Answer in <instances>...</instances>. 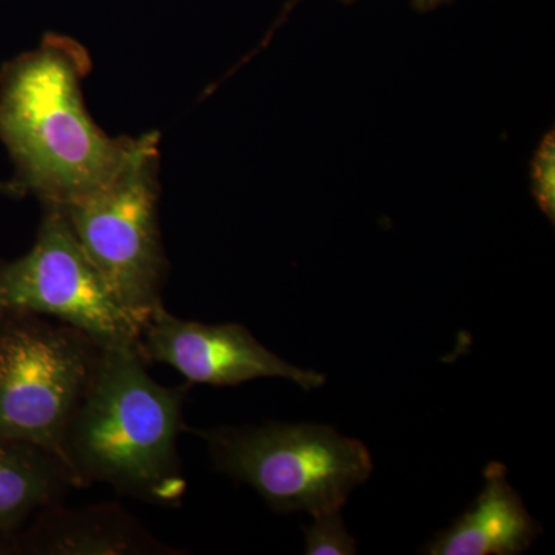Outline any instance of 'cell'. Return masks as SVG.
I'll use <instances>...</instances> for the list:
<instances>
[{"mask_svg": "<svg viewBox=\"0 0 555 555\" xmlns=\"http://www.w3.org/2000/svg\"><path fill=\"white\" fill-rule=\"evenodd\" d=\"M90 69L89 51L54 33L0 69V142L14 182L43 206L67 207L100 189L137 144L91 119L82 94Z\"/></svg>", "mask_w": 555, "mask_h": 555, "instance_id": "obj_1", "label": "cell"}, {"mask_svg": "<svg viewBox=\"0 0 555 555\" xmlns=\"http://www.w3.org/2000/svg\"><path fill=\"white\" fill-rule=\"evenodd\" d=\"M189 389L150 377L138 345L101 347L65 441L80 488L101 481L150 505H181L188 481L178 441Z\"/></svg>", "mask_w": 555, "mask_h": 555, "instance_id": "obj_2", "label": "cell"}, {"mask_svg": "<svg viewBox=\"0 0 555 555\" xmlns=\"http://www.w3.org/2000/svg\"><path fill=\"white\" fill-rule=\"evenodd\" d=\"M207 444L215 469L254 488L275 513L320 516L345 506L366 483L372 456L356 438L324 425L190 429Z\"/></svg>", "mask_w": 555, "mask_h": 555, "instance_id": "obj_3", "label": "cell"}, {"mask_svg": "<svg viewBox=\"0 0 555 555\" xmlns=\"http://www.w3.org/2000/svg\"><path fill=\"white\" fill-rule=\"evenodd\" d=\"M159 138L147 133L100 189L61 207L116 302L142 328L164 308L169 261L159 229Z\"/></svg>", "mask_w": 555, "mask_h": 555, "instance_id": "obj_4", "label": "cell"}, {"mask_svg": "<svg viewBox=\"0 0 555 555\" xmlns=\"http://www.w3.org/2000/svg\"><path fill=\"white\" fill-rule=\"evenodd\" d=\"M101 346L40 317L0 321V438L22 441L69 466L67 433Z\"/></svg>", "mask_w": 555, "mask_h": 555, "instance_id": "obj_5", "label": "cell"}, {"mask_svg": "<svg viewBox=\"0 0 555 555\" xmlns=\"http://www.w3.org/2000/svg\"><path fill=\"white\" fill-rule=\"evenodd\" d=\"M50 317L101 347L138 345L141 328L116 302L80 247L67 215L46 206L35 246L0 264V321Z\"/></svg>", "mask_w": 555, "mask_h": 555, "instance_id": "obj_6", "label": "cell"}, {"mask_svg": "<svg viewBox=\"0 0 555 555\" xmlns=\"http://www.w3.org/2000/svg\"><path fill=\"white\" fill-rule=\"evenodd\" d=\"M147 363L167 364L190 385L238 386L258 378H283L305 390L318 389L326 375L299 369L275 356L241 324H204L158 310L139 334Z\"/></svg>", "mask_w": 555, "mask_h": 555, "instance_id": "obj_7", "label": "cell"}, {"mask_svg": "<svg viewBox=\"0 0 555 555\" xmlns=\"http://www.w3.org/2000/svg\"><path fill=\"white\" fill-rule=\"evenodd\" d=\"M27 550L42 555H178L118 503L39 511Z\"/></svg>", "mask_w": 555, "mask_h": 555, "instance_id": "obj_8", "label": "cell"}, {"mask_svg": "<svg viewBox=\"0 0 555 555\" xmlns=\"http://www.w3.org/2000/svg\"><path fill=\"white\" fill-rule=\"evenodd\" d=\"M502 463H489L474 505L426 546L430 555H518L542 534Z\"/></svg>", "mask_w": 555, "mask_h": 555, "instance_id": "obj_9", "label": "cell"}, {"mask_svg": "<svg viewBox=\"0 0 555 555\" xmlns=\"http://www.w3.org/2000/svg\"><path fill=\"white\" fill-rule=\"evenodd\" d=\"M79 488L67 467L42 449L0 438V531L62 502Z\"/></svg>", "mask_w": 555, "mask_h": 555, "instance_id": "obj_10", "label": "cell"}, {"mask_svg": "<svg viewBox=\"0 0 555 555\" xmlns=\"http://www.w3.org/2000/svg\"><path fill=\"white\" fill-rule=\"evenodd\" d=\"M312 526H302L306 535V554L308 555H353L357 543L347 534L341 509L328 511L313 517Z\"/></svg>", "mask_w": 555, "mask_h": 555, "instance_id": "obj_11", "label": "cell"}, {"mask_svg": "<svg viewBox=\"0 0 555 555\" xmlns=\"http://www.w3.org/2000/svg\"><path fill=\"white\" fill-rule=\"evenodd\" d=\"M531 193L540 211L555 221V134L547 131L531 159Z\"/></svg>", "mask_w": 555, "mask_h": 555, "instance_id": "obj_12", "label": "cell"}, {"mask_svg": "<svg viewBox=\"0 0 555 555\" xmlns=\"http://www.w3.org/2000/svg\"><path fill=\"white\" fill-rule=\"evenodd\" d=\"M302 2V0H288L286 9L283 10V13H281L280 20L276 21V24L273 25L272 30H270L268 38L264 39V42L261 43V47H266V43L269 42L270 36H272V33L276 30L278 27H280L281 22L286 20L287 14L291 13L292 10H294V7L297 5V3ZM345 2H356V0H345Z\"/></svg>", "mask_w": 555, "mask_h": 555, "instance_id": "obj_13", "label": "cell"}, {"mask_svg": "<svg viewBox=\"0 0 555 555\" xmlns=\"http://www.w3.org/2000/svg\"><path fill=\"white\" fill-rule=\"evenodd\" d=\"M0 193L7 196H13V198H22L24 192L20 189V185L16 182H3L0 181Z\"/></svg>", "mask_w": 555, "mask_h": 555, "instance_id": "obj_14", "label": "cell"}, {"mask_svg": "<svg viewBox=\"0 0 555 555\" xmlns=\"http://www.w3.org/2000/svg\"><path fill=\"white\" fill-rule=\"evenodd\" d=\"M448 2H452V0H412V5L420 11H430Z\"/></svg>", "mask_w": 555, "mask_h": 555, "instance_id": "obj_15", "label": "cell"}, {"mask_svg": "<svg viewBox=\"0 0 555 555\" xmlns=\"http://www.w3.org/2000/svg\"><path fill=\"white\" fill-rule=\"evenodd\" d=\"M2 551H5V546L0 545V553H2Z\"/></svg>", "mask_w": 555, "mask_h": 555, "instance_id": "obj_16", "label": "cell"}]
</instances>
